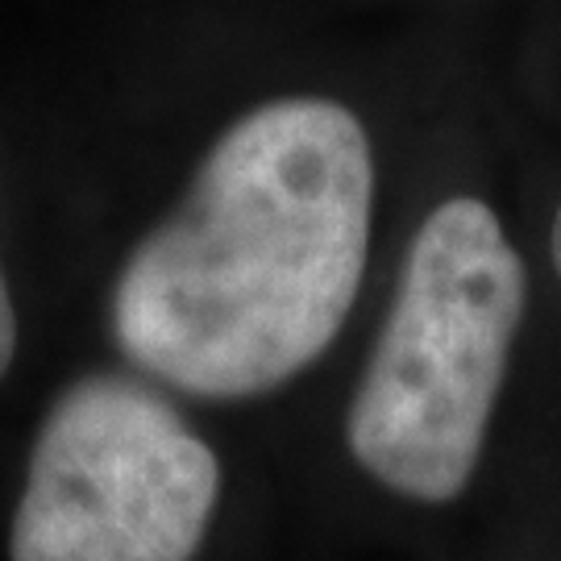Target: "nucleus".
I'll use <instances>...</instances> for the list:
<instances>
[{"mask_svg": "<svg viewBox=\"0 0 561 561\" xmlns=\"http://www.w3.org/2000/svg\"><path fill=\"white\" fill-rule=\"evenodd\" d=\"M221 461L159 391L88 375L50 403L9 528V561H192Z\"/></svg>", "mask_w": 561, "mask_h": 561, "instance_id": "3", "label": "nucleus"}, {"mask_svg": "<svg viewBox=\"0 0 561 561\" xmlns=\"http://www.w3.org/2000/svg\"><path fill=\"white\" fill-rule=\"evenodd\" d=\"M375 225V146L350 104L287 92L208 146L113 283V341L201 400L266 396L333 345Z\"/></svg>", "mask_w": 561, "mask_h": 561, "instance_id": "1", "label": "nucleus"}, {"mask_svg": "<svg viewBox=\"0 0 561 561\" xmlns=\"http://www.w3.org/2000/svg\"><path fill=\"white\" fill-rule=\"evenodd\" d=\"M524 300V259L491 204L449 196L424 217L345 412L350 454L370 479L416 503L470 486Z\"/></svg>", "mask_w": 561, "mask_h": 561, "instance_id": "2", "label": "nucleus"}, {"mask_svg": "<svg viewBox=\"0 0 561 561\" xmlns=\"http://www.w3.org/2000/svg\"><path fill=\"white\" fill-rule=\"evenodd\" d=\"M549 245H553V266H558V279H561V204H558V217H553V233H549Z\"/></svg>", "mask_w": 561, "mask_h": 561, "instance_id": "5", "label": "nucleus"}, {"mask_svg": "<svg viewBox=\"0 0 561 561\" xmlns=\"http://www.w3.org/2000/svg\"><path fill=\"white\" fill-rule=\"evenodd\" d=\"M13 354H18V312H13V296H9L4 266H0V379L9 375Z\"/></svg>", "mask_w": 561, "mask_h": 561, "instance_id": "4", "label": "nucleus"}]
</instances>
